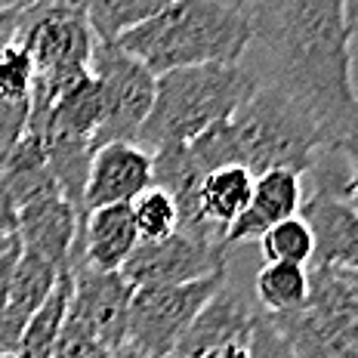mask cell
I'll return each instance as SVG.
<instances>
[{
    "label": "cell",
    "instance_id": "1",
    "mask_svg": "<svg viewBox=\"0 0 358 358\" xmlns=\"http://www.w3.org/2000/svg\"><path fill=\"white\" fill-rule=\"evenodd\" d=\"M241 65L315 121L340 152H355V0H263L248 13Z\"/></svg>",
    "mask_w": 358,
    "mask_h": 358
},
{
    "label": "cell",
    "instance_id": "2",
    "mask_svg": "<svg viewBox=\"0 0 358 358\" xmlns=\"http://www.w3.org/2000/svg\"><path fill=\"white\" fill-rule=\"evenodd\" d=\"M111 43L161 78L176 69L241 62L250 43V19L235 0H173Z\"/></svg>",
    "mask_w": 358,
    "mask_h": 358
},
{
    "label": "cell",
    "instance_id": "3",
    "mask_svg": "<svg viewBox=\"0 0 358 358\" xmlns=\"http://www.w3.org/2000/svg\"><path fill=\"white\" fill-rule=\"evenodd\" d=\"M257 80L241 62H213L195 69H176L155 78V102L136 143L155 155L170 145H185L204 130L226 124Z\"/></svg>",
    "mask_w": 358,
    "mask_h": 358
},
{
    "label": "cell",
    "instance_id": "4",
    "mask_svg": "<svg viewBox=\"0 0 358 358\" xmlns=\"http://www.w3.org/2000/svg\"><path fill=\"white\" fill-rule=\"evenodd\" d=\"M226 127L232 139V161L248 167L253 176L266 170H294L306 176L327 152H340L296 102L266 84L253 87Z\"/></svg>",
    "mask_w": 358,
    "mask_h": 358
},
{
    "label": "cell",
    "instance_id": "5",
    "mask_svg": "<svg viewBox=\"0 0 358 358\" xmlns=\"http://www.w3.org/2000/svg\"><path fill=\"white\" fill-rule=\"evenodd\" d=\"M0 41H19L34 65L31 111L47 115L56 96L90 71L96 37L74 0H41L25 13L0 19Z\"/></svg>",
    "mask_w": 358,
    "mask_h": 358
},
{
    "label": "cell",
    "instance_id": "6",
    "mask_svg": "<svg viewBox=\"0 0 358 358\" xmlns=\"http://www.w3.org/2000/svg\"><path fill=\"white\" fill-rule=\"evenodd\" d=\"M296 358H358V272L309 266V294L296 312L266 315Z\"/></svg>",
    "mask_w": 358,
    "mask_h": 358
},
{
    "label": "cell",
    "instance_id": "7",
    "mask_svg": "<svg viewBox=\"0 0 358 358\" xmlns=\"http://www.w3.org/2000/svg\"><path fill=\"white\" fill-rule=\"evenodd\" d=\"M226 275L229 268L198 281H185V285L136 287L130 300V315H127V343L145 358H170L182 334L195 322L201 306L216 294Z\"/></svg>",
    "mask_w": 358,
    "mask_h": 358
},
{
    "label": "cell",
    "instance_id": "8",
    "mask_svg": "<svg viewBox=\"0 0 358 358\" xmlns=\"http://www.w3.org/2000/svg\"><path fill=\"white\" fill-rule=\"evenodd\" d=\"M90 74L96 78L102 96V121L93 148L106 143H133L152 111L155 74L115 43L102 41H96L90 56Z\"/></svg>",
    "mask_w": 358,
    "mask_h": 358
},
{
    "label": "cell",
    "instance_id": "9",
    "mask_svg": "<svg viewBox=\"0 0 358 358\" xmlns=\"http://www.w3.org/2000/svg\"><path fill=\"white\" fill-rule=\"evenodd\" d=\"M229 250L220 238H204L192 232H176L161 241H139L130 259L124 263L121 275L133 287L155 285H185L207 275L226 272Z\"/></svg>",
    "mask_w": 358,
    "mask_h": 358
},
{
    "label": "cell",
    "instance_id": "10",
    "mask_svg": "<svg viewBox=\"0 0 358 358\" xmlns=\"http://www.w3.org/2000/svg\"><path fill=\"white\" fill-rule=\"evenodd\" d=\"M69 275L71 296L65 315L84 327L106 352H115L127 343V315H130V300L136 287L121 272L69 268Z\"/></svg>",
    "mask_w": 358,
    "mask_h": 358
},
{
    "label": "cell",
    "instance_id": "11",
    "mask_svg": "<svg viewBox=\"0 0 358 358\" xmlns=\"http://www.w3.org/2000/svg\"><path fill=\"white\" fill-rule=\"evenodd\" d=\"M152 185V155L136 143L96 145L87 164L80 216L111 204H130Z\"/></svg>",
    "mask_w": 358,
    "mask_h": 358
},
{
    "label": "cell",
    "instance_id": "12",
    "mask_svg": "<svg viewBox=\"0 0 358 358\" xmlns=\"http://www.w3.org/2000/svg\"><path fill=\"white\" fill-rule=\"evenodd\" d=\"M257 312V303L244 294V287L235 285L232 275H226V281L201 306L195 322L182 334L179 346L173 349V358H201L229 343H244Z\"/></svg>",
    "mask_w": 358,
    "mask_h": 358
},
{
    "label": "cell",
    "instance_id": "13",
    "mask_svg": "<svg viewBox=\"0 0 358 358\" xmlns=\"http://www.w3.org/2000/svg\"><path fill=\"white\" fill-rule=\"evenodd\" d=\"M139 235L133 226L130 204H111L80 216L78 235L71 244L69 268L90 272H121L130 253L136 250Z\"/></svg>",
    "mask_w": 358,
    "mask_h": 358
},
{
    "label": "cell",
    "instance_id": "14",
    "mask_svg": "<svg viewBox=\"0 0 358 358\" xmlns=\"http://www.w3.org/2000/svg\"><path fill=\"white\" fill-rule=\"evenodd\" d=\"M303 204V179L294 170H266V173L253 176L250 204L238 216L232 226L222 232V248H235V244L259 241V235L268 226L300 213Z\"/></svg>",
    "mask_w": 358,
    "mask_h": 358
},
{
    "label": "cell",
    "instance_id": "15",
    "mask_svg": "<svg viewBox=\"0 0 358 358\" xmlns=\"http://www.w3.org/2000/svg\"><path fill=\"white\" fill-rule=\"evenodd\" d=\"M78 210L62 195H47L16 210V241L19 250L47 259L59 272L69 268L71 244L78 235Z\"/></svg>",
    "mask_w": 358,
    "mask_h": 358
},
{
    "label": "cell",
    "instance_id": "16",
    "mask_svg": "<svg viewBox=\"0 0 358 358\" xmlns=\"http://www.w3.org/2000/svg\"><path fill=\"white\" fill-rule=\"evenodd\" d=\"M59 275L62 272L56 266H50L47 259L19 250L13 281H10V296H6V306L0 312V355L16 352L22 331L31 322L34 312L41 309V303L50 296V290L56 287Z\"/></svg>",
    "mask_w": 358,
    "mask_h": 358
},
{
    "label": "cell",
    "instance_id": "17",
    "mask_svg": "<svg viewBox=\"0 0 358 358\" xmlns=\"http://www.w3.org/2000/svg\"><path fill=\"white\" fill-rule=\"evenodd\" d=\"M253 192V173L248 167H216L210 173L201 176L198 182V216L210 232L222 235L229 226L244 213V207L250 204Z\"/></svg>",
    "mask_w": 358,
    "mask_h": 358
},
{
    "label": "cell",
    "instance_id": "18",
    "mask_svg": "<svg viewBox=\"0 0 358 358\" xmlns=\"http://www.w3.org/2000/svg\"><path fill=\"white\" fill-rule=\"evenodd\" d=\"M309 294V266L266 263L253 275V303L263 315H287L306 303Z\"/></svg>",
    "mask_w": 358,
    "mask_h": 358
},
{
    "label": "cell",
    "instance_id": "19",
    "mask_svg": "<svg viewBox=\"0 0 358 358\" xmlns=\"http://www.w3.org/2000/svg\"><path fill=\"white\" fill-rule=\"evenodd\" d=\"M84 13L90 31L96 41L111 43L124 31L143 25L161 10H167L173 0H74Z\"/></svg>",
    "mask_w": 358,
    "mask_h": 358
},
{
    "label": "cell",
    "instance_id": "20",
    "mask_svg": "<svg viewBox=\"0 0 358 358\" xmlns=\"http://www.w3.org/2000/svg\"><path fill=\"white\" fill-rule=\"evenodd\" d=\"M130 216L139 241H161V238H170L179 229V213L173 198L158 185H148L143 195L130 201Z\"/></svg>",
    "mask_w": 358,
    "mask_h": 358
},
{
    "label": "cell",
    "instance_id": "21",
    "mask_svg": "<svg viewBox=\"0 0 358 358\" xmlns=\"http://www.w3.org/2000/svg\"><path fill=\"white\" fill-rule=\"evenodd\" d=\"M259 253L266 263H290V266H309L312 263V235L300 216L281 220L268 226L259 235Z\"/></svg>",
    "mask_w": 358,
    "mask_h": 358
},
{
    "label": "cell",
    "instance_id": "22",
    "mask_svg": "<svg viewBox=\"0 0 358 358\" xmlns=\"http://www.w3.org/2000/svg\"><path fill=\"white\" fill-rule=\"evenodd\" d=\"M34 65L19 41H0V106L31 102Z\"/></svg>",
    "mask_w": 358,
    "mask_h": 358
},
{
    "label": "cell",
    "instance_id": "23",
    "mask_svg": "<svg viewBox=\"0 0 358 358\" xmlns=\"http://www.w3.org/2000/svg\"><path fill=\"white\" fill-rule=\"evenodd\" d=\"M248 355L250 358H296L290 343L275 331V324L268 322L263 312H257L253 327L248 334Z\"/></svg>",
    "mask_w": 358,
    "mask_h": 358
},
{
    "label": "cell",
    "instance_id": "24",
    "mask_svg": "<svg viewBox=\"0 0 358 358\" xmlns=\"http://www.w3.org/2000/svg\"><path fill=\"white\" fill-rule=\"evenodd\" d=\"M50 358H108V352L99 346L80 324H74L69 315L62 322V331H59V340L53 346V355Z\"/></svg>",
    "mask_w": 358,
    "mask_h": 358
},
{
    "label": "cell",
    "instance_id": "25",
    "mask_svg": "<svg viewBox=\"0 0 358 358\" xmlns=\"http://www.w3.org/2000/svg\"><path fill=\"white\" fill-rule=\"evenodd\" d=\"M16 259H19V241L13 244L10 250L0 257V312L6 306V296H10V281H13V268H16Z\"/></svg>",
    "mask_w": 358,
    "mask_h": 358
},
{
    "label": "cell",
    "instance_id": "26",
    "mask_svg": "<svg viewBox=\"0 0 358 358\" xmlns=\"http://www.w3.org/2000/svg\"><path fill=\"white\" fill-rule=\"evenodd\" d=\"M0 232L3 235H16V207L10 201V192L3 185V176H0Z\"/></svg>",
    "mask_w": 358,
    "mask_h": 358
},
{
    "label": "cell",
    "instance_id": "27",
    "mask_svg": "<svg viewBox=\"0 0 358 358\" xmlns=\"http://www.w3.org/2000/svg\"><path fill=\"white\" fill-rule=\"evenodd\" d=\"M201 358H250V355H248V340H244V343H229V346H220V349H213V352H207V355H201Z\"/></svg>",
    "mask_w": 358,
    "mask_h": 358
},
{
    "label": "cell",
    "instance_id": "28",
    "mask_svg": "<svg viewBox=\"0 0 358 358\" xmlns=\"http://www.w3.org/2000/svg\"><path fill=\"white\" fill-rule=\"evenodd\" d=\"M13 244H16V235H3V232H0V257H3Z\"/></svg>",
    "mask_w": 358,
    "mask_h": 358
},
{
    "label": "cell",
    "instance_id": "29",
    "mask_svg": "<svg viewBox=\"0 0 358 358\" xmlns=\"http://www.w3.org/2000/svg\"><path fill=\"white\" fill-rule=\"evenodd\" d=\"M235 3H238V6H241V10H244V13H250V10H253V6H257V3H263V0H235Z\"/></svg>",
    "mask_w": 358,
    "mask_h": 358
},
{
    "label": "cell",
    "instance_id": "30",
    "mask_svg": "<svg viewBox=\"0 0 358 358\" xmlns=\"http://www.w3.org/2000/svg\"><path fill=\"white\" fill-rule=\"evenodd\" d=\"M0 358H13V355H0Z\"/></svg>",
    "mask_w": 358,
    "mask_h": 358
},
{
    "label": "cell",
    "instance_id": "31",
    "mask_svg": "<svg viewBox=\"0 0 358 358\" xmlns=\"http://www.w3.org/2000/svg\"><path fill=\"white\" fill-rule=\"evenodd\" d=\"M170 358H173V355H170Z\"/></svg>",
    "mask_w": 358,
    "mask_h": 358
}]
</instances>
